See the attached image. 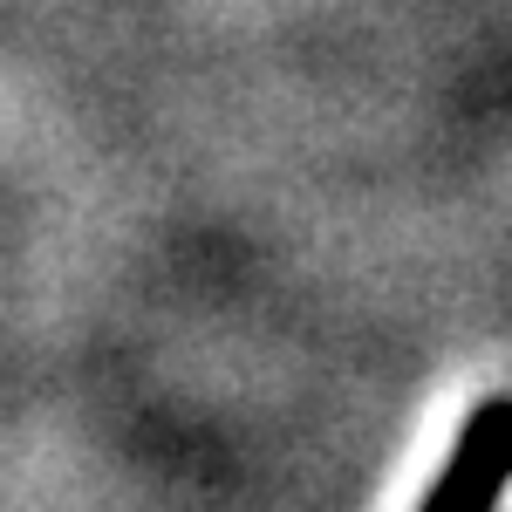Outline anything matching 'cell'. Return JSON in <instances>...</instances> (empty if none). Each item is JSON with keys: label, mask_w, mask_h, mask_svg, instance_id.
<instances>
[{"label": "cell", "mask_w": 512, "mask_h": 512, "mask_svg": "<svg viewBox=\"0 0 512 512\" xmlns=\"http://www.w3.org/2000/svg\"><path fill=\"white\" fill-rule=\"evenodd\" d=\"M512 492V396H485L472 417L458 424L444 472L431 478L417 512H499V499Z\"/></svg>", "instance_id": "obj_1"}]
</instances>
